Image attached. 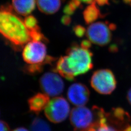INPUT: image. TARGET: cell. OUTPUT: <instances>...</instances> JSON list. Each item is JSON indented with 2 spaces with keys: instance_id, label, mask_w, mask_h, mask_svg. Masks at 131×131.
<instances>
[{
  "instance_id": "5bb4252c",
  "label": "cell",
  "mask_w": 131,
  "mask_h": 131,
  "mask_svg": "<svg viewBox=\"0 0 131 131\" xmlns=\"http://www.w3.org/2000/svg\"><path fill=\"white\" fill-rule=\"evenodd\" d=\"M83 17L86 24H92L97 19L102 17V15L96 3L93 1L88 6L83 12Z\"/></svg>"
},
{
  "instance_id": "2e32d148",
  "label": "cell",
  "mask_w": 131,
  "mask_h": 131,
  "mask_svg": "<svg viewBox=\"0 0 131 131\" xmlns=\"http://www.w3.org/2000/svg\"><path fill=\"white\" fill-rule=\"evenodd\" d=\"M81 6V2L78 0H71L66 5L63 9L64 14L68 16H71L75 11Z\"/></svg>"
},
{
  "instance_id": "52a82bcc",
  "label": "cell",
  "mask_w": 131,
  "mask_h": 131,
  "mask_svg": "<svg viewBox=\"0 0 131 131\" xmlns=\"http://www.w3.org/2000/svg\"><path fill=\"white\" fill-rule=\"evenodd\" d=\"M70 104L67 100L57 97L49 101L45 109V114L50 122L58 123L63 122L70 113Z\"/></svg>"
},
{
  "instance_id": "d6986e66",
  "label": "cell",
  "mask_w": 131,
  "mask_h": 131,
  "mask_svg": "<svg viewBox=\"0 0 131 131\" xmlns=\"http://www.w3.org/2000/svg\"><path fill=\"white\" fill-rule=\"evenodd\" d=\"M61 21L62 24H63L64 25H69L71 21V17L70 16H68V15H65L62 17Z\"/></svg>"
},
{
  "instance_id": "30bf717a",
  "label": "cell",
  "mask_w": 131,
  "mask_h": 131,
  "mask_svg": "<svg viewBox=\"0 0 131 131\" xmlns=\"http://www.w3.org/2000/svg\"><path fill=\"white\" fill-rule=\"evenodd\" d=\"M49 101V96L46 94L38 93L29 99L28 105L32 112L38 113L45 109Z\"/></svg>"
},
{
  "instance_id": "d4e9b609",
  "label": "cell",
  "mask_w": 131,
  "mask_h": 131,
  "mask_svg": "<svg viewBox=\"0 0 131 131\" xmlns=\"http://www.w3.org/2000/svg\"><path fill=\"white\" fill-rule=\"evenodd\" d=\"M78 1H79L80 2H84L85 3H87V4H91L93 1L92 0H78Z\"/></svg>"
},
{
  "instance_id": "cb8c5ba5",
  "label": "cell",
  "mask_w": 131,
  "mask_h": 131,
  "mask_svg": "<svg viewBox=\"0 0 131 131\" xmlns=\"http://www.w3.org/2000/svg\"><path fill=\"white\" fill-rule=\"evenodd\" d=\"M13 131H29L27 129H26L25 128H23V127H20V128H17L16 129H15Z\"/></svg>"
},
{
  "instance_id": "44dd1931",
  "label": "cell",
  "mask_w": 131,
  "mask_h": 131,
  "mask_svg": "<svg viewBox=\"0 0 131 131\" xmlns=\"http://www.w3.org/2000/svg\"><path fill=\"white\" fill-rule=\"evenodd\" d=\"M81 46L86 49H90L91 46V42L89 40H84L82 41Z\"/></svg>"
},
{
  "instance_id": "3957f363",
  "label": "cell",
  "mask_w": 131,
  "mask_h": 131,
  "mask_svg": "<svg viewBox=\"0 0 131 131\" xmlns=\"http://www.w3.org/2000/svg\"><path fill=\"white\" fill-rule=\"evenodd\" d=\"M66 56L69 67L75 77L86 73L93 68V54L89 49L74 44L68 49Z\"/></svg>"
},
{
  "instance_id": "ba28073f",
  "label": "cell",
  "mask_w": 131,
  "mask_h": 131,
  "mask_svg": "<svg viewBox=\"0 0 131 131\" xmlns=\"http://www.w3.org/2000/svg\"><path fill=\"white\" fill-rule=\"evenodd\" d=\"M40 86L44 93L56 97L61 94L65 87L64 83L59 75L54 72H47L41 77Z\"/></svg>"
},
{
  "instance_id": "5b68a950",
  "label": "cell",
  "mask_w": 131,
  "mask_h": 131,
  "mask_svg": "<svg viewBox=\"0 0 131 131\" xmlns=\"http://www.w3.org/2000/svg\"><path fill=\"white\" fill-rule=\"evenodd\" d=\"M90 84L92 88L99 93L108 95L116 89L117 80L111 70L102 69L94 72Z\"/></svg>"
},
{
  "instance_id": "8992f818",
  "label": "cell",
  "mask_w": 131,
  "mask_h": 131,
  "mask_svg": "<svg viewBox=\"0 0 131 131\" xmlns=\"http://www.w3.org/2000/svg\"><path fill=\"white\" fill-rule=\"evenodd\" d=\"M116 28L114 24L97 22L89 26L86 30V35L91 43L103 46L110 42L112 39L111 31Z\"/></svg>"
},
{
  "instance_id": "8fae6325",
  "label": "cell",
  "mask_w": 131,
  "mask_h": 131,
  "mask_svg": "<svg viewBox=\"0 0 131 131\" xmlns=\"http://www.w3.org/2000/svg\"><path fill=\"white\" fill-rule=\"evenodd\" d=\"M36 7V0H12V7L18 14L26 16Z\"/></svg>"
},
{
  "instance_id": "6da1fadb",
  "label": "cell",
  "mask_w": 131,
  "mask_h": 131,
  "mask_svg": "<svg viewBox=\"0 0 131 131\" xmlns=\"http://www.w3.org/2000/svg\"><path fill=\"white\" fill-rule=\"evenodd\" d=\"M10 5L1 7L0 33L9 42L17 46H23L32 40L30 31L21 19L12 12Z\"/></svg>"
},
{
  "instance_id": "9c48e42d",
  "label": "cell",
  "mask_w": 131,
  "mask_h": 131,
  "mask_svg": "<svg viewBox=\"0 0 131 131\" xmlns=\"http://www.w3.org/2000/svg\"><path fill=\"white\" fill-rule=\"evenodd\" d=\"M67 96L71 103L76 106H82L89 102L90 92L84 84L76 83L69 87Z\"/></svg>"
},
{
  "instance_id": "7a4b0ae2",
  "label": "cell",
  "mask_w": 131,
  "mask_h": 131,
  "mask_svg": "<svg viewBox=\"0 0 131 131\" xmlns=\"http://www.w3.org/2000/svg\"><path fill=\"white\" fill-rule=\"evenodd\" d=\"M105 112L103 109L96 106L92 108L76 106L70 113V122L74 131H88L98 123Z\"/></svg>"
},
{
  "instance_id": "277c9868",
  "label": "cell",
  "mask_w": 131,
  "mask_h": 131,
  "mask_svg": "<svg viewBox=\"0 0 131 131\" xmlns=\"http://www.w3.org/2000/svg\"><path fill=\"white\" fill-rule=\"evenodd\" d=\"M24 61L29 65H35L43 68V66L53 62L54 58L47 56V48L41 41L28 42L23 52Z\"/></svg>"
},
{
  "instance_id": "ffe728a7",
  "label": "cell",
  "mask_w": 131,
  "mask_h": 131,
  "mask_svg": "<svg viewBox=\"0 0 131 131\" xmlns=\"http://www.w3.org/2000/svg\"><path fill=\"white\" fill-rule=\"evenodd\" d=\"M0 131H10L9 127L5 122L0 121Z\"/></svg>"
},
{
  "instance_id": "484cf974",
  "label": "cell",
  "mask_w": 131,
  "mask_h": 131,
  "mask_svg": "<svg viewBox=\"0 0 131 131\" xmlns=\"http://www.w3.org/2000/svg\"><path fill=\"white\" fill-rule=\"evenodd\" d=\"M124 1H125V2L126 3L131 4V0H124Z\"/></svg>"
},
{
  "instance_id": "7c38bea8",
  "label": "cell",
  "mask_w": 131,
  "mask_h": 131,
  "mask_svg": "<svg viewBox=\"0 0 131 131\" xmlns=\"http://www.w3.org/2000/svg\"><path fill=\"white\" fill-rule=\"evenodd\" d=\"M39 10L43 13L53 14L57 12L61 6V0H37Z\"/></svg>"
},
{
  "instance_id": "ac0fdd59",
  "label": "cell",
  "mask_w": 131,
  "mask_h": 131,
  "mask_svg": "<svg viewBox=\"0 0 131 131\" xmlns=\"http://www.w3.org/2000/svg\"><path fill=\"white\" fill-rule=\"evenodd\" d=\"M73 31L75 35L78 37H83L86 32L85 29L80 25H76L73 28Z\"/></svg>"
},
{
  "instance_id": "4fadbf2b",
  "label": "cell",
  "mask_w": 131,
  "mask_h": 131,
  "mask_svg": "<svg viewBox=\"0 0 131 131\" xmlns=\"http://www.w3.org/2000/svg\"><path fill=\"white\" fill-rule=\"evenodd\" d=\"M53 71L58 73L61 76L69 81L74 79L75 76L69 67L66 56H61L58 59L56 63Z\"/></svg>"
},
{
  "instance_id": "9a60e30c",
  "label": "cell",
  "mask_w": 131,
  "mask_h": 131,
  "mask_svg": "<svg viewBox=\"0 0 131 131\" xmlns=\"http://www.w3.org/2000/svg\"><path fill=\"white\" fill-rule=\"evenodd\" d=\"M31 131H51L47 122L39 117L33 120L31 126Z\"/></svg>"
},
{
  "instance_id": "7402d4cb",
  "label": "cell",
  "mask_w": 131,
  "mask_h": 131,
  "mask_svg": "<svg viewBox=\"0 0 131 131\" xmlns=\"http://www.w3.org/2000/svg\"><path fill=\"white\" fill-rule=\"evenodd\" d=\"M94 1L100 6H103L109 4V0H94Z\"/></svg>"
},
{
  "instance_id": "603a6c76",
  "label": "cell",
  "mask_w": 131,
  "mask_h": 131,
  "mask_svg": "<svg viewBox=\"0 0 131 131\" xmlns=\"http://www.w3.org/2000/svg\"><path fill=\"white\" fill-rule=\"evenodd\" d=\"M127 98L128 100V102L131 105V88L129 90L127 95Z\"/></svg>"
},
{
  "instance_id": "e0dca14e",
  "label": "cell",
  "mask_w": 131,
  "mask_h": 131,
  "mask_svg": "<svg viewBox=\"0 0 131 131\" xmlns=\"http://www.w3.org/2000/svg\"><path fill=\"white\" fill-rule=\"evenodd\" d=\"M24 21L26 27L30 31L40 30V27L38 25V20L34 16H27Z\"/></svg>"
}]
</instances>
